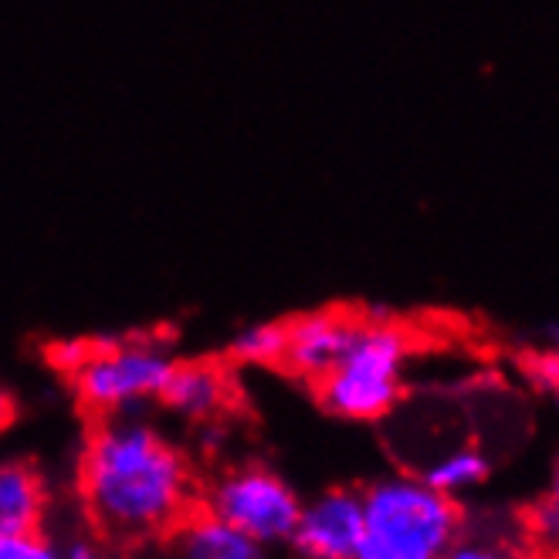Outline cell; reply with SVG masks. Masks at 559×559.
I'll return each instance as SVG.
<instances>
[{
	"label": "cell",
	"mask_w": 559,
	"mask_h": 559,
	"mask_svg": "<svg viewBox=\"0 0 559 559\" xmlns=\"http://www.w3.org/2000/svg\"><path fill=\"white\" fill-rule=\"evenodd\" d=\"M364 536V491L329 488L302 502L292 533V549L302 559H353Z\"/></svg>",
	"instance_id": "obj_6"
},
{
	"label": "cell",
	"mask_w": 559,
	"mask_h": 559,
	"mask_svg": "<svg viewBox=\"0 0 559 559\" xmlns=\"http://www.w3.org/2000/svg\"><path fill=\"white\" fill-rule=\"evenodd\" d=\"M177 359L159 346L146 343H106L88 346L79 367L72 370V383L79 401L98 414H126L153 401L167 386Z\"/></svg>",
	"instance_id": "obj_4"
},
{
	"label": "cell",
	"mask_w": 559,
	"mask_h": 559,
	"mask_svg": "<svg viewBox=\"0 0 559 559\" xmlns=\"http://www.w3.org/2000/svg\"><path fill=\"white\" fill-rule=\"evenodd\" d=\"M58 559H109V556H106V549H98L88 539H75V543H69V549H64Z\"/></svg>",
	"instance_id": "obj_16"
},
{
	"label": "cell",
	"mask_w": 559,
	"mask_h": 559,
	"mask_svg": "<svg viewBox=\"0 0 559 559\" xmlns=\"http://www.w3.org/2000/svg\"><path fill=\"white\" fill-rule=\"evenodd\" d=\"M197 506L235 525L261 546L288 543L302 512V499L295 496V488L261 465H245L221 475L217 481L201 488Z\"/></svg>",
	"instance_id": "obj_5"
},
{
	"label": "cell",
	"mask_w": 559,
	"mask_h": 559,
	"mask_svg": "<svg viewBox=\"0 0 559 559\" xmlns=\"http://www.w3.org/2000/svg\"><path fill=\"white\" fill-rule=\"evenodd\" d=\"M349 316L340 312H312L285 322V353H282V367L295 377H302L316 383L322 373L333 370L340 353L349 343L353 333Z\"/></svg>",
	"instance_id": "obj_7"
},
{
	"label": "cell",
	"mask_w": 559,
	"mask_h": 559,
	"mask_svg": "<svg viewBox=\"0 0 559 559\" xmlns=\"http://www.w3.org/2000/svg\"><path fill=\"white\" fill-rule=\"evenodd\" d=\"M285 353V322H258L235 336L231 356L241 364H282Z\"/></svg>",
	"instance_id": "obj_12"
},
{
	"label": "cell",
	"mask_w": 559,
	"mask_h": 559,
	"mask_svg": "<svg viewBox=\"0 0 559 559\" xmlns=\"http://www.w3.org/2000/svg\"><path fill=\"white\" fill-rule=\"evenodd\" d=\"M170 559H265V546L197 506L167 536Z\"/></svg>",
	"instance_id": "obj_8"
},
{
	"label": "cell",
	"mask_w": 559,
	"mask_h": 559,
	"mask_svg": "<svg viewBox=\"0 0 559 559\" xmlns=\"http://www.w3.org/2000/svg\"><path fill=\"white\" fill-rule=\"evenodd\" d=\"M48 488L31 462H0V533H41Z\"/></svg>",
	"instance_id": "obj_10"
},
{
	"label": "cell",
	"mask_w": 559,
	"mask_h": 559,
	"mask_svg": "<svg viewBox=\"0 0 559 559\" xmlns=\"http://www.w3.org/2000/svg\"><path fill=\"white\" fill-rule=\"evenodd\" d=\"M411 343L401 325L356 319L346 349L312 386L319 404L346 420H380L401 401Z\"/></svg>",
	"instance_id": "obj_3"
},
{
	"label": "cell",
	"mask_w": 559,
	"mask_h": 559,
	"mask_svg": "<svg viewBox=\"0 0 559 559\" xmlns=\"http://www.w3.org/2000/svg\"><path fill=\"white\" fill-rule=\"evenodd\" d=\"M79 502L106 546L167 539L201 502L190 457L133 411L98 417L79 462Z\"/></svg>",
	"instance_id": "obj_1"
},
{
	"label": "cell",
	"mask_w": 559,
	"mask_h": 559,
	"mask_svg": "<svg viewBox=\"0 0 559 559\" xmlns=\"http://www.w3.org/2000/svg\"><path fill=\"white\" fill-rule=\"evenodd\" d=\"M546 336H549V353L559 359V325H549V329H546Z\"/></svg>",
	"instance_id": "obj_18"
},
{
	"label": "cell",
	"mask_w": 559,
	"mask_h": 559,
	"mask_svg": "<svg viewBox=\"0 0 559 559\" xmlns=\"http://www.w3.org/2000/svg\"><path fill=\"white\" fill-rule=\"evenodd\" d=\"M491 475V462L481 448H448L438 457L424 465V472L417 475L420 481H427L431 488L444 491V496H462L468 488H478L485 478Z\"/></svg>",
	"instance_id": "obj_11"
},
{
	"label": "cell",
	"mask_w": 559,
	"mask_h": 559,
	"mask_svg": "<svg viewBox=\"0 0 559 559\" xmlns=\"http://www.w3.org/2000/svg\"><path fill=\"white\" fill-rule=\"evenodd\" d=\"M14 417H17L14 397H11L4 386H0V431H8V427L14 424Z\"/></svg>",
	"instance_id": "obj_17"
},
{
	"label": "cell",
	"mask_w": 559,
	"mask_h": 559,
	"mask_svg": "<svg viewBox=\"0 0 559 559\" xmlns=\"http://www.w3.org/2000/svg\"><path fill=\"white\" fill-rule=\"evenodd\" d=\"M444 559H506V552L499 546H491L485 539H475V536H457V543L444 552Z\"/></svg>",
	"instance_id": "obj_15"
},
{
	"label": "cell",
	"mask_w": 559,
	"mask_h": 559,
	"mask_svg": "<svg viewBox=\"0 0 559 559\" xmlns=\"http://www.w3.org/2000/svg\"><path fill=\"white\" fill-rule=\"evenodd\" d=\"M364 491V536L353 559H444L465 533L454 496L417 475H386Z\"/></svg>",
	"instance_id": "obj_2"
},
{
	"label": "cell",
	"mask_w": 559,
	"mask_h": 559,
	"mask_svg": "<svg viewBox=\"0 0 559 559\" xmlns=\"http://www.w3.org/2000/svg\"><path fill=\"white\" fill-rule=\"evenodd\" d=\"M0 559H58L45 533H0Z\"/></svg>",
	"instance_id": "obj_14"
},
{
	"label": "cell",
	"mask_w": 559,
	"mask_h": 559,
	"mask_svg": "<svg viewBox=\"0 0 559 559\" xmlns=\"http://www.w3.org/2000/svg\"><path fill=\"white\" fill-rule=\"evenodd\" d=\"M530 525H533V533H536L539 539L559 546V462H556L549 491L536 502V509H533V515H530Z\"/></svg>",
	"instance_id": "obj_13"
},
{
	"label": "cell",
	"mask_w": 559,
	"mask_h": 559,
	"mask_svg": "<svg viewBox=\"0 0 559 559\" xmlns=\"http://www.w3.org/2000/svg\"><path fill=\"white\" fill-rule=\"evenodd\" d=\"M159 401L180 417L211 420L231 401V380L214 364H177Z\"/></svg>",
	"instance_id": "obj_9"
}]
</instances>
